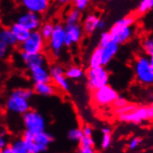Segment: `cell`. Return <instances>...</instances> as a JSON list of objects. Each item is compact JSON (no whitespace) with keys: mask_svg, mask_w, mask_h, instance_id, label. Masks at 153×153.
Returning a JSON list of instances; mask_svg holds the SVG:
<instances>
[{"mask_svg":"<svg viewBox=\"0 0 153 153\" xmlns=\"http://www.w3.org/2000/svg\"><path fill=\"white\" fill-rule=\"evenodd\" d=\"M133 68L137 82L145 86L153 85V68L150 64L149 57L146 56H137Z\"/></svg>","mask_w":153,"mask_h":153,"instance_id":"cell-1","label":"cell"},{"mask_svg":"<svg viewBox=\"0 0 153 153\" xmlns=\"http://www.w3.org/2000/svg\"><path fill=\"white\" fill-rule=\"evenodd\" d=\"M85 75L87 78V88L91 92L108 83L109 73L102 65L97 68H89Z\"/></svg>","mask_w":153,"mask_h":153,"instance_id":"cell-2","label":"cell"},{"mask_svg":"<svg viewBox=\"0 0 153 153\" xmlns=\"http://www.w3.org/2000/svg\"><path fill=\"white\" fill-rule=\"evenodd\" d=\"M153 119V107L137 106L135 109L126 114L117 115V120L123 123L140 124L143 121Z\"/></svg>","mask_w":153,"mask_h":153,"instance_id":"cell-3","label":"cell"},{"mask_svg":"<svg viewBox=\"0 0 153 153\" xmlns=\"http://www.w3.org/2000/svg\"><path fill=\"white\" fill-rule=\"evenodd\" d=\"M22 122L25 130L33 134L45 131L46 120L45 117L36 110L30 109L22 115Z\"/></svg>","mask_w":153,"mask_h":153,"instance_id":"cell-4","label":"cell"},{"mask_svg":"<svg viewBox=\"0 0 153 153\" xmlns=\"http://www.w3.org/2000/svg\"><path fill=\"white\" fill-rule=\"evenodd\" d=\"M65 25L63 26L62 24H56L51 38L48 41L51 55L55 59H58L60 56L61 51L65 46Z\"/></svg>","mask_w":153,"mask_h":153,"instance_id":"cell-5","label":"cell"},{"mask_svg":"<svg viewBox=\"0 0 153 153\" xmlns=\"http://www.w3.org/2000/svg\"><path fill=\"white\" fill-rule=\"evenodd\" d=\"M118 93L110 85H106L91 92V100L97 106H106L113 104Z\"/></svg>","mask_w":153,"mask_h":153,"instance_id":"cell-6","label":"cell"},{"mask_svg":"<svg viewBox=\"0 0 153 153\" xmlns=\"http://www.w3.org/2000/svg\"><path fill=\"white\" fill-rule=\"evenodd\" d=\"M45 40L39 30L31 31L30 36L18 47L20 51L29 53H42L45 48Z\"/></svg>","mask_w":153,"mask_h":153,"instance_id":"cell-7","label":"cell"},{"mask_svg":"<svg viewBox=\"0 0 153 153\" xmlns=\"http://www.w3.org/2000/svg\"><path fill=\"white\" fill-rule=\"evenodd\" d=\"M6 109L12 114L23 115L30 109V105L28 100L18 95L10 94L5 102Z\"/></svg>","mask_w":153,"mask_h":153,"instance_id":"cell-8","label":"cell"},{"mask_svg":"<svg viewBox=\"0 0 153 153\" xmlns=\"http://www.w3.org/2000/svg\"><path fill=\"white\" fill-rule=\"evenodd\" d=\"M133 27L131 26H123L114 23L111 27L109 33L111 36V40L117 45H120L127 42L133 35Z\"/></svg>","mask_w":153,"mask_h":153,"instance_id":"cell-9","label":"cell"},{"mask_svg":"<svg viewBox=\"0 0 153 153\" xmlns=\"http://www.w3.org/2000/svg\"><path fill=\"white\" fill-rule=\"evenodd\" d=\"M49 71L53 83L63 91H69L70 85L63 67L58 64H53L50 67Z\"/></svg>","mask_w":153,"mask_h":153,"instance_id":"cell-10","label":"cell"},{"mask_svg":"<svg viewBox=\"0 0 153 153\" xmlns=\"http://www.w3.org/2000/svg\"><path fill=\"white\" fill-rule=\"evenodd\" d=\"M16 22L23 25L30 31L39 30L42 25V19L40 14L28 10H26L24 13H21L17 17Z\"/></svg>","mask_w":153,"mask_h":153,"instance_id":"cell-11","label":"cell"},{"mask_svg":"<svg viewBox=\"0 0 153 153\" xmlns=\"http://www.w3.org/2000/svg\"><path fill=\"white\" fill-rule=\"evenodd\" d=\"M65 46L71 47L72 45L79 42L83 34V28L79 23L74 25H65Z\"/></svg>","mask_w":153,"mask_h":153,"instance_id":"cell-12","label":"cell"},{"mask_svg":"<svg viewBox=\"0 0 153 153\" xmlns=\"http://www.w3.org/2000/svg\"><path fill=\"white\" fill-rule=\"evenodd\" d=\"M19 56L22 62L28 70L38 65H45L46 62L45 56L42 53H29L20 51Z\"/></svg>","mask_w":153,"mask_h":153,"instance_id":"cell-13","label":"cell"},{"mask_svg":"<svg viewBox=\"0 0 153 153\" xmlns=\"http://www.w3.org/2000/svg\"><path fill=\"white\" fill-rule=\"evenodd\" d=\"M25 10L42 14L48 10L50 6V0H20Z\"/></svg>","mask_w":153,"mask_h":153,"instance_id":"cell-14","label":"cell"},{"mask_svg":"<svg viewBox=\"0 0 153 153\" xmlns=\"http://www.w3.org/2000/svg\"><path fill=\"white\" fill-rule=\"evenodd\" d=\"M29 74L33 83L52 82V77L49 69L45 65H38L29 69Z\"/></svg>","mask_w":153,"mask_h":153,"instance_id":"cell-15","label":"cell"},{"mask_svg":"<svg viewBox=\"0 0 153 153\" xmlns=\"http://www.w3.org/2000/svg\"><path fill=\"white\" fill-rule=\"evenodd\" d=\"M100 17L96 13H89L87 15L82 22V28L84 32L88 35L93 34L97 29L100 22Z\"/></svg>","mask_w":153,"mask_h":153,"instance_id":"cell-16","label":"cell"},{"mask_svg":"<svg viewBox=\"0 0 153 153\" xmlns=\"http://www.w3.org/2000/svg\"><path fill=\"white\" fill-rule=\"evenodd\" d=\"M54 140L51 134L47 131H41V132L34 134V142L39 146L40 152H43L47 151L50 143Z\"/></svg>","mask_w":153,"mask_h":153,"instance_id":"cell-17","label":"cell"},{"mask_svg":"<svg viewBox=\"0 0 153 153\" xmlns=\"http://www.w3.org/2000/svg\"><path fill=\"white\" fill-rule=\"evenodd\" d=\"M33 90L35 94L42 97H51L56 93V88L52 82H42L34 83Z\"/></svg>","mask_w":153,"mask_h":153,"instance_id":"cell-18","label":"cell"},{"mask_svg":"<svg viewBox=\"0 0 153 153\" xmlns=\"http://www.w3.org/2000/svg\"><path fill=\"white\" fill-rule=\"evenodd\" d=\"M119 49V45L112 42L108 44L106 46L103 47L102 49V64L103 66L108 65L113 59Z\"/></svg>","mask_w":153,"mask_h":153,"instance_id":"cell-19","label":"cell"},{"mask_svg":"<svg viewBox=\"0 0 153 153\" xmlns=\"http://www.w3.org/2000/svg\"><path fill=\"white\" fill-rule=\"evenodd\" d=\"M10 28L13 33V34L15 35V36H16L19 44H21L25 42L26 39L30 36V33H31L30 30H29L28 29L26 28L25 27H24L23 25H22L17 22L12 24L10 25Z\"/></svg>","mask_w":153,"mask_h":153,"instance_id":"cell-20","label":"cell"},{"mask_svg":"<svg viewBox=\"0 0 153 153\" xmlns=\"http://www.w3.org/2000/svg\"><path fill=\"white\" fill-rule=\"evenodd\" d=\"M0 41H2L10 48L19 45L16 36L10 27H3L0 31Z\"/></svg>","mask_w":153,"mask_h":153,"instance_id":"cell-21","label":"cell"},{"mask_svg":"<svg viewBox=\"0 0 153 153\" xmlns=\"http://www.w3.org/2000/svg\"><path fill=\"white\" fill-rule=\"evenodd\" d=\"M78 151L80 153L94 152V140L91 136H85L79 141Z\"/></svg>","mask_w":153,"mask_h":153,"instance_id":"cell-22","label":"cell"},{"mask_svg":"<svg viewBox=\"0 0 153 153\" xmlns=\"http://www.w3.org/2000/svg\"><path fill=\"white\" fill-rule=\"evenodd\" d=\"M102 47L98 46L93 51L88 62L89 68H97L99 66H102Z\"/></svg>","mask_w":153,"mask_h":153,"instance_id":"cell-23","label":"cell"},{"mask_svg":"<svg viewBox=\"0 0 153 153\" xmlns=\"http://www.w3.org/2000/svg\"><path fill=\"white\" fill-rule=\"evenodd\" d=\"M65 75L69 79H79L84 75V71L81 67L71 65L65 69Z\"/></svg>","mask_w":153,"mask_h":153,"instance_id":"cell-24","label":"cell"},{"mask_svg":"<svg viewBox=\"0 0 153 153\" xmlns=\"http://www.w3.org/2000/svg\"><path fill=\"white\" fill-rule=\"evenodd\" d=\"M81 16H82L81 10L74 7L72 10H70L65 16V25H74V24L79 23Z\"/></svg>","mask_w":153,"mask_h":153,"instance_id":"cell-25","label":"cell"},{"mask_svg":"<svg viewBox=\"0 0 153 153\" xmlns=\"http://www.w3.org/2000/svg\"><path fill=\"white\" fill-rule=\"evenodd\" d=\"M54 26L55 25H53L52 22H46L45 23L42 24L41 27H39V32H40L42 37L44 38L45 41H48L51 38L53 30H54Z\"/></svg>","mask_w":153,"mask_h":153,"instance_id":"cell-26","label":"cell"},{"mask_svg":"<svg viewBox=\"0 0 153 153\" xmlns=\"http://www.w3.org/2000/svg\"><path fill=\"white\" fill-rule=\"evenodd\" d=\"M35 91L33 88H18L13 90L10 94L11 95H18L24 97L26 100H30L33 97Z\"/></svg>","mask_w":153,"mask_h":153,"instance_id":"cell-27","label":"cell"},{"mask_svg":"<svg viewBox=\"0 0 153 153\" xmlns=\"http://www.w3.org/2000/svg\"><path fill=\"white\" fill-rule=\"evenodd\" d=\"M10 146L13 149V153H28L27 144L22 137L15 140Z\"/></svg>","mask_w":153,"mask_h":153,"instance_id":"cell-28","label":"cell"},{"mask_svg":"<svg viewBox=\"0 0 153 153\" xmlns=\"http://www.w3.org/2000/svg\"><path fill=\"white\" fill-rule=\"evenodd\" d=\"M83 136L84 134L82 129L79 128H71L68 131V134H67L68 138L73 142H79Z\"/></svg>","mask_w":153,"mask_h":153,"instance_id":"cell-29","label":"cell"},{"mask_svg":"<svg viewBox=\"0 0 153 153\" xmlns=\"http://www.w3.org/2000/svg\"><path fill=\"white\" fill-rule=\"evenodd\" d=\"M142 48L143 51L149 56H153V36L146 37L142 42Z\"/></svg>","mask_w":153,"mask_h":153,"instance_id":"cell-30","label":"cell"},{"mask_svg":"<svg viewBox=\"0 0 153 153\" xmlns=\"http://www.w3.org/2000/svg\"><path fill=\"white\" fill-rule=\"evenodd\" d=\"M137 107V105L136 104L134 103H128L127 105H126L125 106L121 107V108H117L114 109V113L116 115H119V114H126V113H128L130 111H133L134 109H135Z\"/></svg>","mask_w":153,"mask_h":153,"instance_id":"cell-31","label":"cell"},{"mask_svg":"<svg viewBox=\"0 0 153 153\" xmlns=\"http://www.w3.org/2000/svg\"><path fill=\"white\" fill-rule=\"evenodd\" d=\"M135 20L136 18L134 15H128V16H125V17L117 20L116 23L123 26H131L134 23Z\"/></svg>","mask_w":153,"mask_h":153,"instance_id":"cell-32","label":"cell"},{"mask_svg":"<svg viewBox=\"0 0 153 153\" xmlns=\"http://www.w3.org/2000/svg\"><path fill=\"white\" fill-rule=\"evenodd\" d=\"M111 36L110 34L109 31H105V32H102L100 35V42H99V45L98 46L103 47L106 46L109 42H111Z\"/></svg>","mask_w":153,"mask_h":153,"instance_id":"cell-33","label":"cell"},{"mask_svg":"<svg viewBox=\"0 0 153 153\" xmlns=\"http://www.w3.org/2000/svg\"><path fill=\"white\" fill-rule=\"evenodd\" d=\"M111 143V136L109 134H102L101 140V149L102 150H106L110 147Z\"/></svg>","mask_w":153,"mask_h":153,"instance_id":"cell-34","label":"cell"},{"mask_svg":"<svg viewBox=\"0 0 153 153\" xmlns=\"http://www.w3.org/2000/svg\"><path fill=\"white\" fill-rule=\"evenodd\" d=\"M151 0H141L138 6V13L140 14L145 13L146 11L149 10V4Z\"/></svg>","mask_w":153,"mask_h":153,"instance_id":"cell-35","label":"cell"},{"mask_svg":"<svg viewBox=\"0 0 153 153\" xmlns=\"http://www.w3.org/2000/svg\"><path fill=\"white\" fill-rule=\"evenodd\" d=\"M90 0H73V4L74 7L79 10H83L88 7Z\"/></svg>","mask_w":153,"mask_h":153,"instance_id":"cell-36","label":"cell"},{"mask_svg":"<svg viewBox=\"0 0 153 153\" xmlns=\"http://www.w3.org/2000/svg\"><path fill=\"white\" fill-rule=\"evenodd\" d=\"M128 103V102L127 100H126L124 97L118 94V96H117L116 100H114V102H113L112 105L114 108H121V107L125 106V105H127Z\"/></svg>","mask_w":153,"mask_h":153,"instance_id":"cell-37","label":"cell"},{"mask_svg":"<svg viewBox=\"0 0 153 153\" xmlns=\"http://www.w3.org/2000/svg\"><path fill=\"white\" fill-rule=\"evenodd\" d=\"M10 47L8 46L6 43L2 41H0V57L1 59L5 58L9 52V48Z\"/></svg>","mask_w":153,"mask_h":153,"instance_id":"cell-38","label":"cell"},{"mask_svg":"<svg viewBox=\"0 0 153 153\" xmlns=\"http://www.w3.org/2000/svg\"><path fill=\"white\" fill-rule=\"evenodd\" d=\"M140 143H141V138H140L139 137H134L128 143V148L130 150H134L135 149H137Z\"/></svg>","mask_w":153,"mask_h":153,"instance_id":"cell-39","label":"cell"},{"mask_svg":"<svg viewBox=\"0 0 153 153\" xmlns=\"http://www.w3.org/2000/svg\"><path fill=\"white\" fill-rule=\"evenodd\" d=\"M82 129V131H83L84 135L85 136H91L92 135L93 128L91 126H88V125H86V126H84Z\"/></svg>","mask_w":153,"mask_h":153,"instance_id":"cell-40","label":"cell"},{"mask_svg":"<svg viewBox=\"0 0 153 153\" xmlns=\"http://www.w3.org/2000/svg\"><path fill=\"white\" fill-rule=\"evenodd\" d=\"M7 145L8 144H7V142L6 140L5 137H0V149H4Z\"/></svg>","mask_w":153,"mask_h":153,"instance_id":"cell-41","label":"cell"},{"mask_svg":"<svg viewBox=\"0 0 153 153\" xmlns=\"http://www.w3.org/2000/svg\"><path fill=\"white\" fill-rule=\"evenodd\" d=\"M1 153H13V149H12L11 146L10 145H7V146L4 148V149H1Z\"/></svg>","mask_w":153,"mask_h":153,"instance_id":"cell-42","label":"cell"},{"mask_svg":"<svg viewBox=\"0 0 153 153\" xmlns=\"http://www.w3.org/2000/svg\"><path fill=\"white\" fill-rule=\"evenodd\" d=\"M101 131H102V134H111V129L109 127H108V126H105V127L102 128L101 129Z\"/></svg>","mask_w":153,"mask_h":153,"instance_id":"cell-43","label":"cell"},{"mask_svg":"<svg viewBox=\"0 0 153 153\" xmlns=\"http://www.w3.org/2000/svg\"><path fill=\"white\" fill-rule=\"evenodd\" d=\"M105 27V22L102 19H100V22L98 24V29L99 30H102Z\"/></svg>","mask_w":153,"mask_h":153,"instance_id":"cell-44","label":"cell"},{"mask_svg":"<svg viewBox=\"0 0 153 153\" xmlns=\"http://www.w3.org/2000/svg\"><path fill=\"white\" fill-rule=\"evenodd\" d=\"M71 1H73V0H57V1L59 3V4H66V3H68Z\"/></svg>","mask_w":153,"mask_h":153,"instance_id":"cell-45","label":"cell"},{"mask_svg":"<svg viewBox=\"0 0 153 153\" xmlns=\"http://www.w3.org/2000/svg\"><path fill=\"white\" fill-rule=\"evenodd\" d=\"M149 60H150V64L152 65V68H153V56H149Z\"/></svg>","mask_w":153,"mask_h":153,"instance_id":"cell-46","label":"cell"},{"mask_svg":"<svg viewBox=\"0 0 153 153\" xmlns=\"http://www.w3.org/2000/svg\"><path fill=\"white\" fill-rule=\"evenodd\" d=\"M153 9V0H151L150 4H149V10H152Z\"/></svg>","mask_w":153,"mask_h":153,"instance_id":"cell-47","label":"cell"},{"mask_svg":"<svg viewBox=\"0 0 153 153\" xmlns=\"http://www.w3.org/2000/svg\"><path fill=\"white\" fill-rule=\"evenodd\" d=\"M152 106L153 107V102H152Z\"/></svg>","mask_w":153,"mask_h":153,"instance_id":"cell-48","label":"cell"},{"mask_svg":"<svg viewBox=\"0 0 153 153\" xmlns=\"http://www.w3.org/2000/svg\"><path fill=\"white\" fill-rule=\"evenodd\" d=\"M109 1H111V0H109Z\"/></svg>","mask_w":153,"mask_h":153,"instance_id":"cell-49","label":"cell"}]
</instances>
